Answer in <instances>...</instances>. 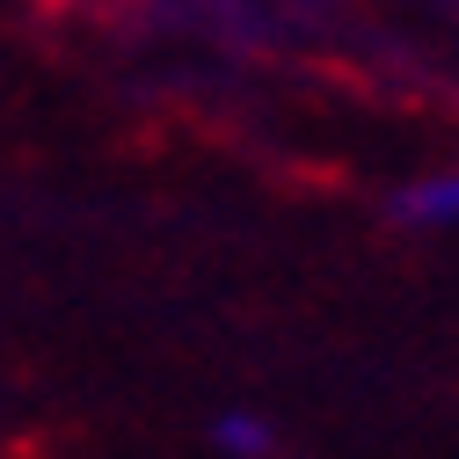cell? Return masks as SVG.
<instances>
[{"label":"cell","mask_w":459,"mask_h":459,"mask_svg":"<svg viewBox=\"0 0 459 459\" xmlns=\"http://www.w3.org/2000/svg\"><path fill=\"white\" fill-rule=\"evenodd\" d=\"M212 437H219V452H241V459H248V452H270V430H263L255 416H219Z\"/></svg>","instance_id":"cell-2"},{"label":"cell","mask_w":459,"mask_h":459,"mask_svg":"<svg viewBox=\"0 0 459 459\" xmlns=\"http://www.w3.org/2000/svg\"><path fill=\"white\" fill-rule=\"evenodd\" d=\"M401 212L423 219V226H459V176H437V183L409 190V197H401Z\"/></svg>","instance_id":"cell-1"}]
</instances>
